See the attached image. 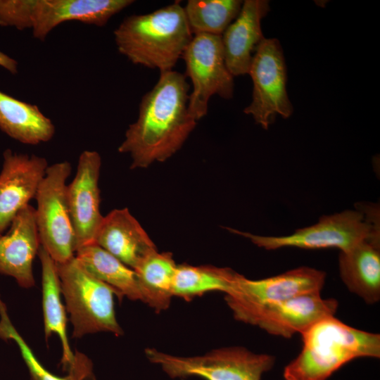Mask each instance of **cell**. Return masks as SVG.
Instances as JSON below:
<instances>
[{
  "label": "cell",
  "instance_id": "d4e9b609",
  "mask_svg": "<svg viewBox=\"0 0 380 380\" xmlns=\"http://www.w3.org/2000/svg\"><path fill=\"white\" fill-rule=\"evenodd\" d=\"M242 4L240 0H189L183 8L193 35L222 36L239 15Z\"/></svg>",
  "mask_w": 380,
  "mask_h": 380
},
{
  "label": "cell",
  "instance_id": "2e32d148",
  "mask_svg": "<svg viewBox=\"0 0 380 380\" xmlns=\"http://www.w3.org/2000/svg\"><path fill=\"white\" fill-rule=\"evenodd\" d=\"M267 0H246L235 20L221 36L227 67L232 75L248 74L253 56L265 39L261 20L270 11Z\"/></svg>",
  "mask_w": 380,
  "mask_h": 380
},
{
  "label": "cell",
  "instance_id": "ac0fdd59",
  "mask_svg": "<svg viewBox=\"0 0 380 380\" xmlns=\"http://www.w3.org/2000/svg\"><path fill=\"white\" fill-rule=\"evenodd\" d=\"M338 269L342 281L367 304L380 299V232L364 239L352 248L341 251Z\"/></svg>",
  "mask_w": 380,
  "mask_h": 380
},
{
  "label": "cell",
  "instance_id": "5bb4252c",
  "mask_svg": "<svg viewBox=\"0 0 380 380\" xmlns=\"http://www.w3.org/2000/svg\"><path fill=\"white\" fill-rule=\"evenodd\" d=\"M48 166L44 157L4 151L0 172V234L34 198Z\"/></svg>",
  "mask_w": 380,
  "mask_h": 380
},
{
  "label": "cell",
  "instance_id": "7a4b0ae2",
  "mask_svg": "<svg viewBox=\"0 0 380 380\" xmlns=\"http://www.w3.org/2000/svg\"><path fill=\"white\" fill-rule=\"evenodd\" d=\"M300 334L301 351L284 367V380H327L350 361L380 357L379 334L352 327L334 316L319 320Z\"/></svg>",
  "mask_w": 380,
  "mask_h": 380
},
{
  "label": "cell",
  "instance_id": "9a60e30c",
  "mask_svg": "<svg viewBox=\"0 0 380 380\" xmlns=\"http://www.w3.org/2000/svg\"><path fill=\"white\" fill-rule=\"evenodd\" d=\"M40 246L35 208L29 204L15 216L9 231L0 234V274L13 278L20 287H32V264Z\"/></svg>",
  "mask_w": 380,
  "mask_h": 380
},
{
  "label": "cell",
  "instance_id": "d6986e66",
  "mask_svg": "<svg viewBox=\"0 0 380 380\" xmlns=\"http://www.w3.org/2000/svg\"><path fill=\"white\" fill-rule=\"evenodd\" d=\"M0 129L28 145L49 141L56 132L51 120L37 105L18 100L0 91Z\"/></svg>",
  "mask_w": 380,
  "mask_h": 380
},
{
  "label": "cell",
  "instance_id": "4fadbf2b",
  "mask_svg": "<svg viewBox=\"0 0 380 380\" xmlns=\"http://www.w3.org/2000/svg\"><path fill=\"white\" fill-rule=\"evenodd\" d=\"M338 306L334 298H323L320 293H307L262 306L251 313L243 322L257 326L270 334L291 338L319 320L334 316Z\"/></svg>",
  "mask_w": 380,
  "mask_h": 380
},
{
  "label": "cell",
  "instance_id": "7402d4cb",
  "mask_svg": "<svg viewBox=\"0 0 380 380\" xmlns=\"http://www.w3.org/2000/svg\"><path fill=\"white\" fill-rule=\"evenodd\" d=\"M177 265L171 253L156 251L134 270L138 279L141 300L158 312L167 309L170 304Z\"/></svg>",
  "mask_w": 380,
  "mask_h": 380
},
{
  "label": "cell",
  "instance_id": "cb8c5ba5",
  "mask_svg": "<svg viewBox=\"0 0 380 380\" xmlns=\"http://www.w3.org/2000/svg\"><path fill=\"white\" fill-rule=\"evenodd\" d=\"M0 338L15 342L28 369L31 380H96L91 362L79 352H77L75 364L68 369V375L58 376L46 369L11 322L4 305H0Z\"/></svg>",
  "mask_w": 380,
  "mask_h": 380
},
{
  "label": "cell",
  "instance_id": "52a82bcc",
  "mask_svg": "<svg viewBox=\"0 0 380 380\" xmlns=\"http://www.w3.org/2000/svg\"><path fill=\"white\" fill-rule=\"evenodd\" d=\"M148 360L172 379L197 376L205 380H261L272 369L275 357L255 353L243 347H227L203 355L180 357L146 348Z\"/></svg>",
  "mask_w": 380,
  "mask_h": 380
},
{
  "label": "cell",
  "instance_id": "9c48e42d",
  "mask_svg": "<svg viewBox=\"0 0 380 380\" xmlns=\"http://www.w3.org/2000/svg\"><path fill=\"white\" fill-rule=\"evenodd\" d=\"M182 58L186 75L192 83L188 109L197 121L208 113V101L213 95L230 99L234 93L233 76L224 55L221 36L198 34L193 36Z\"/></svg>",
  "mask_w": 380,
  "mask_h": 380
},
{
  "label": "cell",
  "instance_id": "277c9868",
  "mask_svg": "<svg viewBox=\"0 0 380 380\" xmlns=\"http://www.w3.org/2000/svg\"><path fill=\"white\" fill-rule=\"evenodd\" d=\"M133 3L132 0H0V26L31 29L33 37L43 42L63 23L105 26Z\"/></svg>",
  "mask_w": 380,
  "mask_h": 380
},
{
  "label": "cell",
  "instance_id": "44dd1931",
  "mask_svg": "<svg viewBox=\"0 0 380 380\" xmlns=\"http://www.w3.org/2000/svg\"><path fill=\"white\" fill-rule=\"evenodd\" d=\"M75 258L91 275L112 287L119 300H141L137 274L95 243L78 248Z\"/></svg>",
  "mask_w": 380,
  "mask_h": 380
},
{
  "label": "cell",
  "instance_id": "8992f818",
  "mask_svg": "<svg viewBox=\"0 0 380 380\" xmlns=\"http://www.w3.org/2000/svg\"><path fill=\"white\" fill-rule=\"evenodd\" d=\"M57 265L61 293L72 325V337L110 332L122 336L114 309L115 291L87 272L74 257Z\"/></svg>",
  "mask_w": 380,
  "mask_h": 380
},
{
  "label": "cell",
  "instance_id": "7c38bea8",
  "mask_svg": "<svg viewBox=\"0 0 380 380\" xmlns=\"http://www.w3.org/2000/svg\"><path fill=\"white\" fill-rule=\"evenodd\" d=\"M101 166V158L98 152L84 151L79 157L74 179L67 184L66 198L76 250L94 243L103 218L100 210L99 187Z\"/></svg>",
  "mask_w": 380,
  "mask_h": 380
},
{
  "label": "cell",
  "instance_id": "6da1fadb",
  "mask_svg": "<svg viewBox=\"0 0 380 380\" xmlns=\"http://www.w3.org/2000/svg\"><path fill=\"white\" fill-rule=\"evenodd\" d=\"M189 89L186 76L171 70L160 73L142 97L138 118L118 147L120 153L130 156L132 169L163 162L184 144L198 122L188 109Z\"/></svg>",
  "mask_w": 380,
  "mask_h": 380
},
{
  "label": "cell",
  "instance_id": "ffe728a7",
  "mask_svg": "<svg viewBox=\"0 0 380 380\" xmlns=\"http://www.w3.org/2000/svg\"><path fill=\"white\" fill-rule=\"evenodd\" d=\"M42 267V309L46 340L53 334L59 336L62 346L61 364L68 370L75 362L77 354L71 350L67 335V319L61 295V286L57 265L40 246L37 254Z\"/></svg>",
  "mask_w": 380,
  "mask_h": 380
},
{
  "label": "cell",
  "instance_id": "8fae6325",
  "mask_svg": "<svg viewBox=\"0 0 380 380\" xmlns=\"http://www.w3.org/2000/svg\"><path fill=\"white\" fill-rule=\"evenodd\" d=\"M326 273L309 267H300L265 279L252 280L239 274L225 300L234 318L241 322L257 309L298 296L321 293Z\"/></svg>",
  "mask_w": 380,
  "mask_h": 380
},
{
  "label": "cell",
  "instance_id": "e0dca14e",
  "mask_svg": "<svg viewBox=\"0 0 380 380\" xmlns=\"http://www.w3.org/2000/svg\"><path fill=\"white\" fill-rule=\"evenodd\" d=\"M94 243L132 270L157 251L146 231L126 208L115 209L103 217Z\"/></svg>",
  "mask_w": 380,
  "mask_h": 380
},
{
  "label": "cell",
  "instance_id": "603a6c76",
  "mask_svg": "<svg viewBox=\"0 0 380 380\" xmlns=\"http://www.w3.org/2000/svg\"><path fill=\"white\" fill-rule=\"evenodd\" d=\"M239 274L226 267L177 265L172 283V295L190 300L195 296L211 291L227 294L234 289Z\"/></svg>",
  "mask_w": 380,
  "mask_h": 380
},
{
  "label": "cell",
  "instance_id": "484cf974",
  "mask_svg": "<svg viewBox=\"0 0 380 380\" xmlns=\"http://www.w3.org/2000/svg\"><path fill=\"white\" fill-rule=\"evenodd\" d=\"M0 66L13 75L18 72V62L1 51H0Z\"/></svg>",
  "mask_w": 380,
  "mask_h": 380
},
{
  "label": "cell",
  "instance_id": "ba28073f",
  "mask_svg": "<svg viewBox=\"0 0 380 380\" xmlns=\"http://www.w3.org/2000/svg\"><path fill=\"white\" fill-rule=\"evenodd\" d=\"M71 170L66 160L49 165L34 197L40 244L56 264L72 259L76 251L66 198V182Z\"/></svg>",
  "mask_w": 380,
  "mask_h": 380
},
{
  "label": "cell",
  "instance_id": "30bf717a",
  "mask_svg": "<svg viewBox=\"0 0 380 380\" xmlns=\"http://www.w3.org/2000/svg\"><path fill=\"white\" fill-rule=\"evenodd\" d=\"M248 74L253 81L251 103L243 110L255 122L267 129L279 115L293 113L286 91V68L281 46L275 38H265L253 56Z\"/></svg>",
  "mask_w": 380,
  "mask_h": 380
},
{
  "label": "cell",
  "instance_id": "5b68a950",
  "mask_svg": "<svg viewBox=\"0 0 380 380\" xmlns=\"http://www.w3.org/2000/svg\"><path fill=\"white\" fill-rule=\"evenodd\" d=\"M228 229L265 250L296 247L338 248L340 252L346 251L369 235L380 232L379 210L376 205H360L355 210L322 216L315 224L297 229L288 236H260L232 228Z\"/></svg>",
  "mask_w": 380,
  "mask_h": 380
},
{
  "label": "cell",
  "instance_id": "3957f363",
  "mask_svg": "<svg viewBox=\"0 0 380 380\" xmlns=\"http://www.w3.org/2000/svg\"><path fill=\"white\" fill-rule=\"evenodd\" d=\"M113 34L122 55L160 73L173 70L194 36L179 1L150 13L126 17Z\"/></svg>",
  "mask_w": 380,
  "mask_h": 380
}]
</instances>
